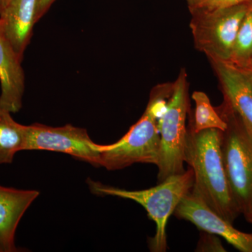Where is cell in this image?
Segmentation results:
<instances>
[{
  "label": "cell",
  "instance_id": "cell-1",
  "mask_svg": "<svg viewBox=\"0 0 252 252\" xmlns=\"http://www.w3.org/2000/svg\"><path fill=\"white\" fill-rule=\"evenodd\" d=\"M223 131L212 128L193 132L189 127L185 162L193 170L192 193L217 215L233 223L241 214L225 172L221 152Z\"/></svg>",
  "mask_w": 252,
  "mask_h": 252
},
{
  "label": "cell",
  "instance_id": "cell-2",
  "mask_svg": "<svg viewBox=\"0 0 252 252\" xmlns=\"http://www.w3.org/2000/svg\"><path fill=\"white\" fill-rule=\"evenodd\" d=\"M173 83L154 88L147 108L138 122L115 143L102 145L99 167L109 171L122 170L135 163H158L160 134L158 120L172 94Z\"/></svg>",
  "mask_w": 252,
  "mask_h": 252
},
{
  "label": "cell",
  "instance_id": "cell-3",
  "mask_svg": "<svg viewBox=\"0 0 252 252\" xmlns=\"http://www.w3.org/2000/svg\"><path fill=\"white\" fill-rule=\"evenodd\" d=\"M93 193L110 195L133 200L145 209L149 218L157 226L156 233L149 240L151 251L165 252L167 248L166 227L169 218L174 214L183 198L192 190L194 185L193 170L171 176L159 185L144 190H129L104 185L89 179L87 182Z\"/></svg>",
  "mask_w": 252,
  "mask_h": 252
},
{
  "label": "cell",
  "instance_id": "cell-4",
  "mask_svg": "<svg viewBox=\"0 0 252 252\" xmlns=\"http://www.w3.org/2000/svg\"><path fill=\"white\" fill-rule=\"evenodd\" d=\"M189 84L185 68H182L173 83L172 94L158 120L160 153L158 163L159 182L185 172V152L189 111Z\"/></svg>",
  "mask_w": 252,
  "mask_h": 252
},
{
  "label": "cell",
  "instance_id": "cell-5",
  "mask_svg": "<svg viewBox=\"0 0 252 252\" xmlns=\"http://www.w3.org/2000/svg\"><path fill=\"white\" fill-rule=\"evenodd\" d=\"M216 109L228 125L222 133V157L230 190L242 214L252 198V132L225 103Z\"/></svg>",
  "mask_w": 252,
  "mask_h": 252
},
{
  "label": "cell",
  "instance_id": "cell-6",
  "mask_svg": "<svg viewBox=\"0 0 252 252\" xmlns=\"http://www.w3.org/2000/svg\"><path fill=\"white\" fill-rule=\"evenodd\" d=\"M249 2L224 9L190 12L189 26L195 49L208 60L229 61Z\"/></svg>",
  "mask_w": 252,
  "mask_h": 252
},
{
  "label": "cell",
  "instance_id": "cell-7",
  "mask_svg": "<svg viewBox=\"0 0 252 252\" xmlns=\"http://www.w3.org/2000/svg\"><path fill=\"white\" fill-rule=\"evenodd\" d=\"M102 145L91 140L87 130L67 124L52 127L41 124L27 126L26 151L60 152L99 167Z\"/></svg>",
  "mask_w": 252,
  "mask_h": 252
},
{
  "label": "cell",
  "instance_id": "cell-8",
  "mask_svg": "<svg viewBox=\"0 0 252 252\" xmlns=\"http://www.w3.org/2000/svg\"><path fill=\"white\" fill-rule=\"evenodd\" d=\"M174 215L190 222L202 231L221 237L238 251L252 252V233L236 229L233 223L217 215L191 191L179 204Z\"/></svg>",
  "mask_w": 252,
  "mask_h": 252
},
{
  "label": "cell",
  "instance_id": "cell-9",
  "mask_svg": "<svg viewBox=\"0 0 252 252\" xmlns=\"http://www.w3.org/2000/svg\"><path fill=\"white\" fill-rule=\"evenodd\" d=\"M209 61L220 83L223 103L252 132V81L248 73L228 61Z\"/></svg>",
  "mask_w": 252,
  "mask_h": 252
},
{
  "label": "cell",
  "instance_id": "cell-10",
  "mask_svg": "<svg viewBox=\"0 0 252 252\" xmlns=\"http://www.w3.org/2000/svg\"><path fill=\"white\" fill-rule=\"evenodd\" d=\"M37 0H11L0 14L1 32L18 56L23 59L36 24Z\"/></svg>",
  "mask_w": 252,
  "mask_h": 252
},
{
  "label": "cell",
  "instance_id": "cell-11",
  "mask_svg": "<svg viewBox=\"0 0 252 252\" xmlns=\"http://www.w3.org/2000/svg\"><path fill=\"white\" fill-rule=\"evenodd\" d=\"M39 195L38 190L0 185V252L20 251L15 243L18 223Z\"/></svg>",
  "mask_w": 252,
  "mask_h": 252
},
{
  "label": "cell",
  "instance_id": "cell-12",
  "mask_svg": "<svg viewBox=\"0 0 252 252\" xmlns=\"http://www.w3.org/2000/svg\"><path fill=\"white\" fill-rule=\"evenodd\" d=\"M22 61L8 41L0 36V107L11 114L22 109L25 74Z\"/></svg>",
  "mask_w": 252,
  "mask_h": 252
},
{
  "label": "cell",
  "instance_id": "cell-13",
  "mask_svg": "<svg viewBox=\"0 0 252 252\" xmlns=\"http://www.w3.org/2000/svg\"><path fill=\"white\" fill-rule=\"evenodd\" d=\"M27 126L18 124L11 113L0 107V165L11 164L15 155L26 151Z\"/></svg>",
  "mask_w": 252,
  "mask_h": 252
},
{
  "label": "cell",
  "instance_id": "cell-14",
  "mask_svg": "<svg viewBox=\"0 0 252 252\" xmlns=\"http://www.w3.org/2000/svg\"><path fill=\"white\" fill-rule=\"evenodd\" d=\"M195 102L194 119L190 124V128L193 132L207 129H218L225 131L227 128V123L220 117L216 109L212 105L208 95L203 91H194L191 95Z\"/></svg>",
  "mask_w": 252,
  "mask_h": 252
},
{
  "label": "cell",
  "instance_id": "cell-15",
  "mask_svg": "<svg viewBox=\"0 0 252 252\" xmlns=\"http://www.w3.org/2000/svg\"><path fill=\"white\" fill-rule=\"evenodd\" d=\"M228 62L243 69L252 65V6L250 1L249 2L248 11L239 28Z\"/></svg>",
  "mask_w": 252,
  "mask_h": 252
},
{
  "label": "cell",
  "instance_id": "cell-16",
  "mask_svg": "<svg viewBox=\"0 0 252 252\" xmlns=\"http://www.w3.org/2000/svg\"><path fill=\"white\" fill-rule=\"evenodd\" d=\"M189 11H212L231 7L249 2L251 0H185Z\"/></svg>",
  "mask_w": 252,
  "mask_h": 252
},
{
  "label": "cell",
  "instance_id": "cell-17",
  "mask_svg": "<svg viewBox=\"0 0 252 252\" xmlns=\"http://www.w3.org/2000/svg\"><path fill=\"white\" fill-rule=\"evenodd\" d=\"M217 235L203 231L200 234L197 252H226Z\"/></svg>",
  "mask_w": 252,
  "mask_h": 252
},
{
  "label": "cell",
  "instance_id": "cell-18",
  "mask_svg": "<svg viewBox=\"0 0 252 252\" xmlns=\"http://www.w3.org/2000/svg\"><path fill=\"white\" fill-rule=\"evenodd\" d=\"M56 0H37L36 5V20L39 21L46 14Z\"/></svg>",
  "mask_w": 252,
  "mask_h": 252
},
{
  "label": "cell",
  "instance_id": "cell-19",
  "mask_svg": "<svg viewBox=\"0 0 252 252\" xmlns=\"http://www.w3.org/2000/svg\"><path fill=\"white\" fill-rule=\"evenodd\" d=\"M242 214H243L246 220H248L249 223L252 224V198L247 204L246 206L243 209Z\"/></svg>",
  "mask_w": 252,
  "mask_h": 252
},
{
  "label": "cell",
  "instance_id": "cell-20",
  "mask_svg": "<svg viewBox=\"0 0 252 252\" xmlns=\"http://www.w3.org/2000/svg\"><path fill=\"white\" fill-rule=\"evenodd\" d=\"M11 1V0H0V14L6 9Z\"/></svg>",
  "mask_w": 252,
  "mask_h": 252
},
{
  "label": "cell",
  "instance_id": "cell-21",
  "mask_svg": "<svg viewBox=\"0 0 252 252\" xmlns=\"http://www.w3.org/2000/svg\"><path fill=\"white\" fill-rule=\"evenodd\" d=\"M245 69L247 71V72L248 73L249 76H250V77L251 78L252 81V67L245 68Z\"/></svg>",
  "mask_w": 252,
  "mask_h": 252
},
{
  "label": "cell",
  "instance_id": "cell-22",
  "mask_svg": "<svg viewBox=\"0 0 252 252\" xmlns=\"http://www.w3.org/2000/svg\"><path fill=\"white\" fill-rule=\"evenodd\" d=\"M0 32H1V23H0Z\"/></svg>",
  "mask_w": 252,
  "mask_h": 252
},
{
  "label": "cell",
  "instance_id": "cell-23",
  "mask_svg": "<svg viewBox=\"0 0 252 252\" xmlns=\"http://www.w3.org/2000/svg\"><path fill=\"white\" fill-rule=\"evenodd\" d=\"M250 3H251V4H252V0H251V1H250Z\"/></svg>",
  "mask_w": 252,
  "mask_h": 252
},
{
  "label": "cell",
  "instance_id": "cell-24",
  "mask_svg": "<svg viewBox=\"0 0 252 252\" xmlns=\"http://www.w3.org/2000/svg\"><path fill=\"white\" fill-rule=\"evenodd\" d=\"M250 67H252V65H251V66H250Z\"/></svg>",
  "mask_w": 252,
  "mask_h": 252
}]
</instances>
